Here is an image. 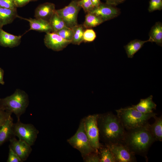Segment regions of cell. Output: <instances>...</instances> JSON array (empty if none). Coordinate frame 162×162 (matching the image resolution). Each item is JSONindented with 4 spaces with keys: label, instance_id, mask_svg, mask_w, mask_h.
<instances>
[{
    "label": "cell",
    "instance_id": "24",
    "mask_svg": "<svg viewBox=\"0 0 162 162\" xmlns=\"http://www.w3.org/2000/svg\"><path fill=\"white\" fill-rule=\"evenodd\" d=\"M84 28L83 25L78 24L72 28L73 34L71 43L79 45L83 41Z\"/></svg>",
    "mask_w": 162,
    "mask_h": 162
},
{
    "label": "cell",
    "instance_id": "30",
    "mask_svg": "<svg viewBox=\"0 0 162 162\" xmlns=\"http://www.w3.org/2000/svg\"><path fill=\"white\" fill-rule=\"evenodd\" d=\"M0 6L4 8L16 9L14 0H0Z\"/></svg>",
    "mask_w": 162,
    "mask_h": 162
},
{
    "label": "cell",
    "instance_id": "12",
    "mask_svg": "<svg viewBox=\"0 0 162 162\" xmlns=\"http://www.w3.org/2000/svg\"><path fill=\"white\" fill-rule=\"evenodd\" d=\"M89 13L99 16L104 22L118 16L120 14V11L115 6L101 3L98 6L94 8Z\"/></svg>",
    "mask_w": 162,
    "mask_h": 162
},
{
    "label": "cell",
    "instance_id": "23",
    "mask_svg": "<svg viewBox=\"0 0 162 162\" xmlns=\"http://www.w3.org/2000/svg\"><path fill=\"white\" fill-rule=\"evenodd\" d=\"M49 22L52 32H56L67 27L63 19L56 12L51 16Z\"/></svg>",
    "mask_w": 162,
    "mask_h": 162
},
{
    "label": "cell",
    "instance_id": "35",
    "mask_svg": "<svg viewBox=\"0 0 162 162\" xmlns=\"http://www.w3.org/2000/svg\"><path fill=\"white\" fill-rule=\"evenodd\" d=\"M106 1V3L115 6L123 2L125 0H105Z\"/></svg>",
    "mask_w": 162,
    "mask_h": 162
},
{
    "label": "cell",
    "instance_id": "7",
    "mask_svg": "<svg viewBox=\"0 0 162 162\" xmlns=\"http://www.w3.org/2000/svg\"><path fill=\"white\" fill-rule=\"evenodd\" d=\"M79 0H72L68 5L56 10V13L63 19L68 28H73L78 24V15L81 8L79 3Z\"/></svg>",
    "mask_w": 162,
    "mask_h": 162
},
{
    "label": "cell",
    "instance_id": "16",
    "mask_svg": "<svg viewBox=\"0 0 162 162\" xmlns=\"http://www.w3.org/2000/svg\"><path fill=\"white\" fill-rule=\"evenodd\" d=\"M13 119L10 116L0 128V146L9 140L14 136L13 131Z\"/></svg>",
    "mask_w": 162,
    "mask_h": 162
},
{
    "label": "cell",
    "instance_id": "32",
    "mask_svg": "<svg viewBox=\"0 0 162 162\" xmlns=\"http://www.w3.org/2000/svg\"><path fill=\"white\" fill-rule=\"evenodd\" d=\"M7 162H22L19 157L10 148H9Z\"/></svg>",
    "mask_w": 162,
    "mask_h": 162
},
{
    "label": "cell",
    "instance_id": "36",
    "mask_svg": "<svg viewBox=\"0 0 162 162\" xmlns=\"http://www.w3.org/2000/svg\"><path fill=\"white\" fill-rule=\"evenodd\" d=\"M4 73L3 70L0 68V84L2 85H4L5 83L3 79Z\"/></svg>",
    "mask_w": 162,
    "mask_h": 162
},
{
    "label": "cell",
    "instance_id": "8",
    "mask_svg": "<svg viewBox=\"0 0 162 162\" xmlns=\"http://www.w3.org/2000/svg\"><path fill=\"white\" fill-rule=\"evenodd\" d=\"M98 114L91 115L84 119L85 130L90 144L97 151L100 147L98 124Z\"/></svg>",
    "mask_w": 162,
    "mask_h": 162
},
{
    "label": "cell",
    "instance_id": "11",
    "mask_svg": "<svg viewBox=\"0 0 162 162\" xmlns=\"http://www.w3.org/2000/svg\"><path fill=\"white\" fill-rule=\"evenodd\" d=\"M9 148L14 152L23 162L27 160L32 149L31 146L25 141L17 140L13 136L10 140Z\"/></svg>",
    "mask_w": 162,
    "mask_h": 162
},
{
    "label": "cell",
    "instance_id": "37",
    "mask_svg": "<svg viewBox=\"0 0 162 162\" xmlns=\"http://www.w3.org/2000/svg\"><path fill=\"white\" fill-rule=\"evenodd\" d=\"M94 8L98 6L101 3L100 0H91Z\"/></svg>",
    "mask_w": 162,
    "mask_h": 162
},
{
    "label": "cell",
    "instance_id": "20",
    "mask_svg": "<svg viewBox=\"0 0 162 162\" xmlns=\"http://www.w3.org/2000/svg\"><path fill=\"white\" fill-rule=\"evenodd\" d=\"M148 42H150L149 39L144 41L135 39L130 41L124 46L128 57L132 58L134 55L142 47L143 44Z\"/></svg>",
    "mask_w": 162,
    "mask_h": 162
},
{
    "label": "cell",
    "instance_id": "29",
    "mask_svg": "<svg viewBox=\"0 0 162 162\" xmlns=\"http://www.w3.org/2000/svg\"><path fill=\"white\" fill-rule=\"evenodd\" d=\"M162 8V0H150L148 8L149 12L160 10Z\"/></svg>",
    "mask_w": 162,
    "mask_h": 162
},
{
    "label": "cell",
    "instance_id": "13",
    "mask_svg": "<svg viewBox=\"0 0 162 162\" xmlns=\"http://www.w3.org/2000/svg\"><path fill=\"white\" fill-rule=\"evenodd\" d=\"M17 17L25 20L29 22L30 27L29 31L33 30L46 33L52 32L50 23L47 21L36 18H25L18 16Z\"/></svg>",
    "mask_w": 162,
    "mask_h": 162
},
{
    "label": "cell",
    "instance_id": "18",
    "mask_svg": "<svg viewBox=\"0 0 162 162\" xmlns=\"http://www.w3.org/2000/svg\"><path fill=\"white\" fill-rule=\"evenodd\" d=\"M16 9L7 8L0 6V28L11 23L17 17Z\"/></svg>",
    "mask_w": 162,
    "mask_h": 162
},
{
    "label": "cell",
    "instance_id": "38",
    "mask_svg": "<svg viewBox=\"0 0 162 162\" xmlns=\"http://www.w3.org/2000/svg\"><path fill=\"white\" fill-rule=\"evenodd\" d=\"M36 0H30V1H36Z\"/></svg>",
    "mask_w": 162,
    "mask_h": 162
},
{
    "label": "cell",
    "instance_id": "22",
    "mask_svg": "<svg viewBox=\"0 0 162 162\" xmlns=\"http://www.w3.org/2000/svg\"><path fill=\"white\" fill-rule=\"evenodd\" d=\"M104 22L99 16L91 13H87L83 26L85 28H90L99 25Z\"/></svg>",
    "mask_w": 162,
    "mask_h": 162
},
{
    "label": "cell",
    "instance_id": "6",
    "mask_svg": "<svg viewBox=\"0 0 162 162\" xmlns=\"http://www.w3.org/2000/svg\"><path fill=\"white\" fill-rule=\"evenodd\" d=\"M14 136L23 140L31 146L33 145L37 139L39 131L32 124L22 123L20 119L17 120L13 126Z\"/></svg>",
    "mask_w": 162,
    "mask_h": 162
},
{
    "label": "cell",
    "instance_id": "25",
    "mask_svg": "<svg viewBox=\"0 0 162 162\" xmlns=\"http://www.w3.org/2000/svg\"><path fill=\"white\" fill-rule=\"evenodd\" d=\"M100 159L101 162H116L113 154L107 147L100 150Z\"/></svg>",
    "mask_w": 162,
    "mask_h": 162
},
{
    "label": "cell",
    "instance_id": "34",
    "mask_svg": "<svg viewBox=\"0 0 162 162\" xmlns=\"http://www.w3.org/2000/svg\"><path fill=\"white\" fill-rule=\"evenodd\" d=\"M30 1V0H14L15 4L16 7H22Z\"/></svg>",
    "mask_w": 162,
    "mask_h": 162
},
{
    "label": "cell",
    "instance_id": "17",
    "mask_svg": "<svg viewBox=\"0 0 162 162\" xmlns=\"http://www.w3.org/2000/svg\"><path fill=\"white\" fill-rule=\"evenodd\" d=\"M153 96L150 95L148 98L141 99L137 104L132 105L131 107L134 109L144 113H149L153 112L155 109L156 104L153 101Z\"/></svg>",
    "mask_w": 162,
    "mask_h": 162
},
{
    "label": "cell",
    "instance_id": "3",
    "mask_svg": "<svg viewBox=\"0 0 162 162\" xmlns=\"http://www.w3.org/2000/svg\"><path fill=\"white\" fill-rule=\"evenodd\" d=\"M117 116L125 129L129 130L144 126L148 121L154 118L156 114L142 113L131 106L116 110Z\"/></svg>",
    "mask_w": 162,
    "mask_h": 162
},
{
    "label": "cell",
    "instance_id": "9",
    "mask_svg": "<svg viewBox=\"0 0 162 162\" xmlns=\"http://www.w3.org/2000/svg\"><path fill=\"white\" fill-rule=\"evenodd\" d=\"M106 147L112 152L116 162H133L136 161L135 154L123 144H107Z\"/></svg>",
    "mask_w": 162,
    "mask_h": 162
},
{
    "label": "cell",
    "instance_id": "31",
    "mask_svg": "<svg viewBox=\"0 0 162 162\" xmlns=\"http://www.w3.org/2000/svg\"><path fill=\"white\" fill-rule=\"evenodd\" d=\"M12 113L6 111L0 107V128L5 122Z\"/></svg>",
    "mask_w": 162,
    "mask_h": 162
},
{
    "label": "cell",
    "instance_id": "21",
    "mask_svg": "<svg viewBox=\"0 0 162 162\" xmlns=\"http://www.w3.org/2000/svg\"><path fill=\"white\" fill-rule=\"evenodd\" d=\"M149 39L152 42H154L158 45L162 46V24L158 22L152 28L149 33Z\"/></svg>",
    "mask_w": 162,
    "mask_h": 162
},
{
    "label": "cell",
    "instance_id": "1",
    "mask_svg": "<svg viewBox=\"0 0 162 162\" xmlns=\"http://www.w3.org/2000/svg\"><path fill=\"white\" fill-rule=\"evenodd\" d=\"M99 130L109 144H122L126 131L117 116L112 113L99 116Z\"/></svg>",
    "mask_w": 162,
    "mask_h": 162
},
{
    "label": "cell",
    "instance_id": "15",
    "mask_svg": "<svg viewBox=\"0 0 162 162\" xmlns=\"http://www.w3.org/2000/svg\"><path fill=\"white\" fill-rule=\"evenodd\" d=\"M56 10L54 4L49 2L44 3L40 5L36 9L34 16L35 18L49 21Z\"/></svg>",
    "mask_w": 162,
    "mask_h": 162
},
{
    "label": "cell",
    "instance_id": "2",
    "mask_svg": "<svg viewBox=\"0 0 162 162\" xmlns=\"http://www.w3.org/2000/svg\"><path fill=\"white\" fill-rule=\"evenodd\" d=\"M149 124L127 130L122 144L133 153L144 154L155 141L149 130Z\"/></svg>",
    "mask_w": 162,
    "mask_h": 162
},
{
    "label": "cell",
    "instance_id": "26",
    "mask_svg": "<svg viewBox=\"0 0 162 162\" xmlns=\"http://www.w3.org/2000/svg\"><path fill=\"white\" fill-rule=\"evenodd\" d=\"M55 32L58 34L63 39L71 42L73 34L72 28L66 27Z\"/></svg>",
    "mask_w": 162,
    "mask_h": 162
},
{
    "label": "cell",
    "instance_id": "19",
    "mask_svg": "<svg viewBox=\"0 0 162 162\" xmlns=\"http://www.w3.org/2000/svg\"><path fill=\"white\" fill-rule=\"evenodd\" d=\"M154 122L149 125V130L155 141H162V116L154 118Z\"/></svg>",
    "mask_w": 162,
    "mask_h": 162
},
{
    "label": "cell",
    "instance_id": "33",
    "mask_svg": "<svg viewBox=\"0 0 162 162\" xmlns=\"http://www.w3.org/2000/svg\"><path fill=\"white\" fill-rule=\"evenodd\" d=\"M85 161L87 162H100V157L96 154H91L87 155Z\"/></svg>",
    "mask_w": 162,
    "mask_h": 162
},
{
    "label": "cell",
    "instance_id": "10",
    "mask_svg": "<svg viewBox=\"0 0 162 162\" xmlns=\"http://www.w3.org/2000/svg\"><path fill=\"white\" fill-rule=\"evenodd\" d=\"M44 42L47 48L55 51L62 50L71 43L70 41L63 39L55 32L46 33Z\"/></svg>",
    "mask_w": 162,
    "mask_h": 162
},
{
    "label": "cell",
    "instance_id": "14",
    "mask_svg": "<svg viewBox=\"0 0 162 162\" xmlns=\"http://www.w3.org/2000/svg\"><path fill=\"white\" fill-rule=\"evenodd\" d=\"M22 35H15L0 28V45L6 47L13 48L19 46Z\"/></svg>",
    "mask_w": 162,
    "mask_h": 162
},
{
    "label": "cell",
    "instance_id": "4",
    "mask_svg": "<svg viewBox=\"0 0 162 162\" xmlns=\"http://www.w3.org/2000/svg\"><path fill=\"white\" fill-rule=\"evenodd\" d=\"M29 103L28 96L24 91L16 89L11 95L0 98V107L3 110L14 113L17 120L24 113Z\"/></svg>",
    "mask_w": 162,
    "mask_h": 162
},
{
    "label": "cell",
    "instance_id": "27",
    "mask_svg": "<svg viewBox=\"0 0 162 162\" xmlns=\"http://www.w3.org/2000/svg\"><path fill=\"white\" fill-rule=\"evenodd\" d=\"M96 37V34L92 29L87 28L84 32L83 41L86 42H92L95 40Z\"/></svg>",
    "mask_w": 162,
    "mask_h": 162
},
{
    "label": "cell",
    "instance_id": "28",
    "mask_svg": "<svg viewBox=\"0 0 162 162\" xmlns=\"http://www.w3.org/2000/svg\"><path fill=\"white\" fill-rule=\"evenodd\" d=\"M79 4L86 13L91 12L94 8L91 0H79Z\"/></svg>",
    "mask_w": 162,
    "mask_h": 162
},
{
    "label": "cell",
    "instance_id": "5",
    "mask_svg": "<svg viewBox=\"0 0 162 162\" xmlns=\"http://www.w3.org/2000/svg\"><path fill=\"white\" fill-rule=\"evenodd\" d=\"M68 142L79 150L84 156H87L97 151L90 144L86 132L84 119L80 122L76 133L68 140Z\"/></svg>",
    "mask_w": 162,
    "mask_h": 162
}]
</instances>
